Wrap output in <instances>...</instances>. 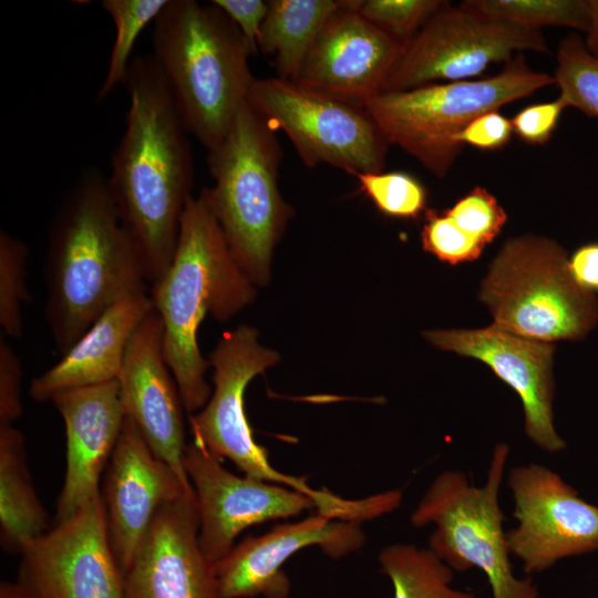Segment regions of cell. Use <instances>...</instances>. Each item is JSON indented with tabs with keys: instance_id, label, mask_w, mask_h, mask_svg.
Segmentation results:
<instances>
[{
	"instance_id": "34",
	"label": "cell",
	"mask_w": 598,
	"mask_h": 598,
	"mask_svg": "<svg viewBox=\"0 0 598 598\" xmlns=\"http://www.w3.org/2000/svg\"><path fill=\"white\" fill-rule=\"evenodd\" d=\"M567 107L560 96L554 101L528 105L511 120L513 131L528 144L543 145L550 140Z\"/></svg>"
},
{
	"instance_id": "3",
	"label": "cell",
	"mask_w": 598,
	"mask_h": 598,
	"mask_svg": "<svg viewBox=\"0 0 598 598\" xmlns=\"http://www.w3.org/2000/svg\"><path fill=\"white\" fill-rule=\"evenodd\" d=\"M255 296L254 285L234 259L212 210L200 195L192 196L172 262L150 289L153 309L163 322L165 361L187 413L203 409L213 392L205 379L210 363L197 340L202 321L207 315L226 321Z\"/></svg>"
},
{
	"instance_id": "35",
	"label": "cell",
	"mask_w": 598,
	"mask_h": 598,
	"mask_svg": "<svg viewBox=\"0 0 598 598\" xmlns=\"http://www.w3.org/2000/svg\"><path fill=\"white\" fill-rule=\"evenodd\" d=\"M21 364L14 350L0 340V426L12 425L22 413Z\"/></svg>"
},
{
	"instance_id": "19",
	"label": "cell",
	"mask_w": 598,
	"mask_h": 598,
	"mask_svg": "<svg viewBox=\"0 0 598 598\" xmlns=\"http://www.w3.org/2000/svg\"><path fill=\"white\" fill-rule=\"evenodd\" d=\"M100 493L109 542L124 577L158 508L194 491L187 489L171 466L152 452L125 416Z\"/></svg>"
},
{
	"instance_id": "33",
	"label": "cell",
	"mask_w": 598,
	"mask_h": 598,
	"mask_svg": "<svg viewBox=\"0 0 598 598\" xmlns=\"http://www.w3.org/2000/svg\"><path fill=\"white\" fill-rule=\"evenodd\" d=\"M444 213L485 246L497 237L507 220L506 212L495 196L480 186L458 198Z\"/></svg>"
},
{
	"instance_id": "29",
	"label": "cell",
	"mask_w": 598,
	"mask_h": 598,
	"mask_svg": "<svg viewBox=\"0 0 598 598\" xmlns=\"http://www.w3.org/2000/svg\"><path fill=\"white\" fill-rule=\"evenodd\" d=\"M27 245L4 229L0 231V326L6 336L23 331L22 305L31 300L27 287Z\"/></svg>"
},
{
	"instance_id": "32",
	"label": "cell",
	"mask_w": 598,
	"mask_h": 598,
	"mask_svg": "<svg viewBox=\"0 0 598 598\" xmlns=\"http://www.w3.org/2000/svg\"><path fill=\"white\" fill-rule=\"evenodd\" d=\"M421 230V243L425 251L451 265L478 258L485 245L462 230L445 213L426 209Z\"/></svg>"
},
{
	"instance_id": "14",
	"label": "cell",
	"mask_w": 598,
	"mask_h": 598,
	"mask_svg": "<svg viewBox=\"0 0 598 598\" xmlns=\"http://www.w3.org/2000/svg\"><path fill=\"white\" fill-rule=\"evenodd\" d=\"M184 468L195 494L199 546L213 565L231 550L246 528L317 508L316 501L302 492L231 473L194 441L187 444Z\"/></svg>"
},
{
	"instance_id": "18",
	"label": "cell",
	"mask_w": 598,
	"mask_h": 598,
	"mask_svg": "<svg viewBox=\"0 0 598 598\" xmlns=\"http://www.w3.org/2000/svg\"><path fill=\"white\" fill-rule=\"evenodd\" d=\"M125 416L152 452L194 491L184 468L187 447L177 383L163 352V322L153 309L132 336L117 378Z\"/></svg>"
},
{
	"instance_id": "31",
	"label": "cell",
	"mask_w": 598,
	"mask_h": 598,
	"mask_svg": "<svg viewBox=\"0 0 598 598\" xmlns=\"http://www.w3.org/2000/svg\"><path fill=\"white\" fill-rule=\"evenodd\" d=\"M441 0H357V11L406 47L424 23L444 4Z\"/></svg>"
},
{
	"instance_id": "2",
	"label": "cell",
	"mask_w": 598,
	"mask_h": 598,
	"mask_svg": "<svg viewBox=\"0 0 598 598\" xmlns=\"http://www.w3.org/2000/svg\"><path fill=\"white\" fill-rule=\"evenodd\" d=\"M45 320L66 352L115 302L147 292L136 245L123 227L107 177L94 167L64 194L49 228Z\"/></svg>"
},
{
	"instance_id": "26",
	"label": "cell",
	"mask_w": 598,
	"mask_h": 598,
	"mask_svg": "<svg viewBox=\"0 0 598 598\" xmlns=\"http://www.w3.org/2000/svg\"><path fill=\"white\" fill-rule=\"evenodd\" d=\"M483 14L520 28L565 27L586 32L589 0H468Z\"/></svg>"
},
{
	"instance_id": "20",
	"label": "cell",
	"mask_w": 598,
	"mask_h": 598,
	"mask_svg": "<svg viewBox=\"0 0 598 598\" xmlns=\"http://www.w3.org/2000/svg\"><path fill=\"white\" fill-rule=\"evenodd\" d=\"M123 598H220L214 565L199 546L194 493L158 508L124 574Z\"/></svg>"
},
{
	"instance_id": "30",
	"label": "cell",
	"mask_w": 598,
	"mask_h": 598,
	"mask_svg": "<svg viewBox=\"0 0 598 598\" xmlns=\"http://www.w3.org/2000/svg\"><path fill=\"white\" fill-rule=\"evenodd\" d=\"M355 177L360 190L389 217L415 219L426 210V190L408 173H362Z\"/></svg>"
},
{
	"instance_id": "24",
	"label": "cell",
	"mask_w": 598,
	"mask_h": 598,
	"mask_svg": "<svg viewBox=\"0 0 598 598\" xmlns=\"http://www.w3.org/2000/svg\"><path fill=\"white\" fill-rule=\"evenodd\" d=\"M344 0H271L258 49L274 56L279 79L296 82L305 60L328 20Z\"/></svg>"
},
{
	"instance_id": "38",
	"label": "cell",
	"mask_w": 598,
	"mask_h": 598,
	"mask_svg": "<svg viewBox=\"0 0 598 598\" xmlns=\"http://www.w3.org/2000/svg\"><path fill=\"white\" fill-rule=\"evenodd\" d=\"M568 269L576 283L584 290L598 293V241L578 247L568 257Z\"/></svg>"
},
{
	"instance_id": "6",
	"label": "cell",
	"mask_w": 598,
	"mask_h": 598,
	"mask_svg": "<svg viewBox=\"0 0 598 598\" xmlns=\"http://www.w3.org/2000/svg\"><path fill=\"white\" fill-rule=\"evenodd\" d=\"M551 84L554 75L533 70L517 53L492 76L381 92L363 107L388 144L443 177L463 148L456 138L468 123Z\"/></svg>"
},
{
	"instance_id": "7",
	"label": "cell",
	"mask_w": 598,
	"mask_h": 598,
	"mask_svg": "<svg viewBox=\"0 0 598 598\" xmlns=\"http://www.w3.org/2000/svg\"><path fill=\"white\" fill-rule=\"evenodd\" d=\"M478 297L494 326L535 341L582 340L598 324L597 296L576 283L565 249L545 237L508 239L492 261Z\"/></svg>"
},
{
	"instance_id": "4",
	"label": "cell",
	"mask_w": 598,
	"mask_h": 598,
	"mask_svg": "<svg viewBox=\"0 0 598 598\" xmlns=\"http://www.w3.org/2000/svg\"><path fill=\"white\" fill-rule=\"evenodd\" d=\"M152 43L186 131L214 150L255 80L250 44L214 3L194 0L167 1L154 21Z\"/></svg>"
},
{
	"instance_id": "15",
	"label": "cell",
	"mask_w": 598,
	"mask_h": 598,
	"mask_svg": "<svg viewBox=\"0 0 598 598\" xmlns=\"http://www.w3.org/2000/svg\"><path fill=\"white\" fill-rule=\"evenodd\" d=\"M365 542L361 523L318 513L293 523L275 525L249 536L214 565L220 598H287L290 580L282 566L297 551L318 546L328 557L341 558Z\"/></svg>"
},
{
	"instance_id": "8",
	"label": "cell",
	"mask_w": 598,
	"mask_h": 598,
	"mask_svg": "<svg viewBox=\"0 0 598 598\" xmlns=\"http://www.w3.org/2000/svg\"><path fill=\"white\" fill-rule=\"evenodd\" d=\"M508 455L506 443L496 444L482 486L474 485L463 471L440 473L412 512L411 523L415 527L433 524L427 548L453 571L481 569L492 598H540L533 578L517 577L509 558L499 506Z\"/></svg>"
},
{
	"instance_id": "28",
	"label": "cell",
	"mask_w": 598,
	"mask_h": 598,
	"mask_svg": "<svg viewBox=\"0 0 598 598\" xmlns=\"http://www.w3.org/2000/svg\"><path fill=\"white\" fill-rule=\"evenodd\" d=\"M554 79L568 107L598 118V59L579 34H570L559 43Z\"/></svg>"
},
{
	"instance_id": "27",
	"label": "cell",
	"mask_w": 598,
	"mask_h": 598,
	"mask_svg": "<svg viewBox=\"0 0 598 598\" xmlns=\"http://www.w3.org/2000/svg\"><path fill=\"white\" fill-rule=\"evenodd\" d=\"M168 0H103L102 8L115 25V39L97 100L124 85L134 44L142 30L155 21Z\"/></svg>"
},
{
	"instance_id": "25",
	"label": "cell",
	"mask_w": 598,
	"mask_h": 598,
	"mask_svg": "<svg viewBox=\"0 0 598 598\" xmlns=\"http://www.w3.org/2000/svg\"><path fill=\"white\" fill-rule=\"evenodd\" d=\"M381 570L393 586V598H476L452 586L453 570L430 548L392 544L378 555Z\"/></svg>"
},
{
	"instance_id": "16",
	"label": "cell",
	"mask_w": 598,
	"mask_h": 598,
	"mask_svg": "<svg viewBox=\"0 0 598 598\" xmlns=\"http://www.w3.org/2000/svg\"><path fill=\"white\" fill-rule=\"evenodd\" d=\"M434 347L485 363L519 396L526 436L542 451L555 454L567 447L554 425L555 346L526 339L492 324L483 329L424 332Z\"/></svg>"
},
{
	"instance_id": "21",
	"label": "cell",
	"mask_w": 598,
	"mask_h": 598,
	"mask_svg": "<svg viewBox=\"0 0 598 598\" xmlns=\"http://www.w3.org/2000/svg\"><path fill=\"white\" fill-rule=\"evenodd\" d=\"M66 436V466L56 502V523L73 516L100 493V480L121 434L125 412L117 380L66 390L51 400Z\"/></svg>"
},
{
	"instance_id": "1",
	"label": "cell",
	"mask_w": 598,
	"mask_h": 598,
	"mask_svg": "<svg viewBox=\"0 0 598 598\" xmlns=\"http://www.w3.org/2000/svg\"><path fill=\"white\" fill-rule=\"evenodd\" d=\"M124 86L130 107L107 184L152 286L174 257L182 216L192 197L193 156L188 132L153 55L132 59Z\"/></svg>"
},
{
	"instance_id": "37",
	"label": "cell",
	"mask_w": 598,
	"mask_h": 598,
	"mask_svg": "<svg viewBox=\"0 0 598 598\" xmlns=\"http://www.w3.org/2000/svg\"><path fill=\"white\" fill-rule=\"evenodd\" d=\"M210 2L231 20L256 53L260 30L268 12V2L261 0H213Z\"/></svg>"
},
{
	"instance_id": "11",
	"label": "cell",
	"mask_w": 598,
	"mask_h": 598,
	"mask_svg": "<svg viewBox=\"0 0 598 598\" xmlns=\"http://www.w3.org/2000/svg\"><path fill=\"white\" fill-rule=\"evenodd\" d=\"M526 50L549 52L539 30L489 18L465 1H445L408 43L382 92L465 81Z\"/></svg>"
},
{
	"instance_id": "13",
	"label": "cell",
	"mask_w": 598,
	"mask_h": 598,
	"mask_svg": "<svg viewBox=\"0 0 598 598\" xmlns=\"http://www.w3.org/2000/svg\"><path fill=\"white\" fill-rule=\"evenodd\" d=\"M19 555L18 582L33 598H123L101 493Z\"/></svg>"
},
{
	"instance_id": "10",
	"label": "cell",
	"mask_w": 598,
	"mask_h": 598,
	"mask_svg": "<svg viewBox=\"0 0 598 598\" xmlns=\"http://www.w3.org/2000/svg\"><path fill=\"white\" fill-rule=\"evenodd\" d=\"M247 103L288 136L308 167L328 164L357 176L384 166L389 144L361 105L278 76L255 78Z\"/></svg>"
},
{
	"instance_id": "39",
	"label": "cell",
	"mask_w": 598,
	"mask_h": 598,
	"mask_svg": "<svg viewBox=\"0 0 598 598\" xmlns=\"http://www.w3.org/2000/svg\"><path fill=\"white\" fill-rule=\"evenodd\" d=\"M585 33L587 50L598 59V0H589V24Z\"/></svg>"
},
{
	"instance_id": "17",
	"label": "cell",
	"mask_w": 598,
	"mask_h": 598,
	"mask_svg": "<svg viewBox=\"0 0 598 598\" xmlns=\"http://www.w3.org/2000/svg\"><path fill=\"white\" fill-rule=\"evenodd\" d=\"M357 0L328 20L313 42L296 83L363 106L383 91L405 47L365 20Z\"/></svg>"
},
{
	"instance_id": "23",
	"label": "cell",
	"mask_w": 598,
	"mask_h": 598,
	"mask_svg": "<svg viewBox=\"0 0 598 598\" xmlns=\"http://www.w3.org/2000/svg\"><path fill=\"white\" fill-rule=\"evenodd\" d=\"M48 514L34 491L27 465L23 434L0 426V542L9 553L47 533Z\"/></svg>"
},
{
	"instance_id": "36",
	"label": "cell",
	"mask_w": 598,
	"mask_h": 598,
	"mask_svg": "<svg viewBox=\"0 0 598 598\" xmlns=\"http://www.w3.org/2000/svg\"><path fill=\"white\" fill-rule=\"evenodd\" d=\"M514 131L511 120L498 111L484 113L473 120L457 135V143L478 150L493 151L504 147L512 138Z\"/></svg>"
},
{
	"instance_id": "9",
	"label": "cell",
	"mask_w": 598,
	"mask_h": 598,
	"mask_svg": "<svg viewBox=\"0 0 598 598\" xmlns=\"http://www.w3.org/2000/svg\"><path fill=\"white\" fill-rule=\"evenodd\" d=\"M279 354L258 343V331L246 324L226 331L209 355L214 390L206 405L190 415L193 441L214 456L229 460L245 475L302 492L316 501L317 512L337 519H350L357 499H347L326 488L315 489L305 477L276 470L267 450L259 445L245 412L248 383L279 361Z\"/></svg>"
},
{
	"instance_id": "40",
	"label": "cell",
	"mask_w": 598,
	"mask_h": 598,
	"mask_svg": "<svg viewBox=\"0 0 598 598\" xmlns=\"http://www.w3.org/2000/svg\"><path fill=\"white\" fill-rule=\"evenodd\" d=\"M0 598H33L18 581L4 580L0 584Z\"/></svg>"
},
{
	"instance_id": "22",
	"label": "cell",
	"mask_w": 598,
	"mask_h": 598,
	"mask_svg": "<svg viewBox=\"0 0 598 598\" xmlns=\"http://www.w3.org/2000/svg\"><path fill=\"white\" fill-rule=\"evenodd\" d=\"M152 310L147 292L128 296L112 305L58 363L31 380L29 395L45 402L66 390L117 380L128 342Z\"/></svg>"
},
{
	"instance_id": "12",
	"label": "cell",
	"mask_w": 598,
	"mask_h": 598,
	"mask_svg": "<svg viewBox=\"0 0 598 598\" xmlns=\"http://www.w3.org/2000/svg\"><path fill=\"white\" fill-rule=\"evenodd\" d=\"M507 486L517 520L506 532L507 542L526 575L598 550V506L557 472L537 463L517 465L508 472Z\"/></svg>"
},
{
	"instance_id": "5",
	"label": "cell",
	"mask_w": 598,
	"mask_h": 598,
	"mask_svg": "<svg viewBox=\"0 0 598 598\" xmlns=\"http://www.w3.org/2000/svg\"><path fill=\"white\" fill-rule=\"evenodd\" d=\"M280 159L275 130L246 101L220 144L208 151L214 185L199 194L237 265L258 286L270 280L274 248L292 213L278 188Z\"/></svg>"
}]
</instances>
